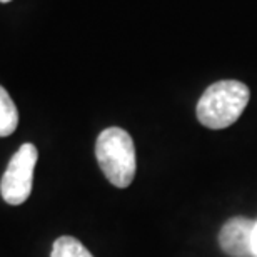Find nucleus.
<instances>
[{"mask_svg": "<svg viewBox=\"0 0 257 257\" xmlns=\"http://www.w3.org/2000/svg\"><path fill=\"white\" fill-rule=\"evenodd\" d=\"M249 87L239 80H219L197 102V119L204 127L225 128L242 115L249 104Z\"/></svg>", "mask_w": 257, "mask_h": 257, "instance_id": "1", "label": "nucleus"}, {"mask_svg": "<svg viewBox=\"0 0 257 257\" xmlns=\"http://www.w3.org/2000/svg\"><path fill=\"white\" fill-rule=\"evenodd\" d=\"M95 157L100 171L112 186L125 189L132 184L137 171L136 146L131 134L120 127L100 132L95 142Z\"/></svg>", "mask_w": 257, "mask_h": 257, "instance_id": "2", "label": "nucleus"}, {"mask_svg": "<svg viewBox=\"0 0 257 257\" xmlns=\"http://www.w3.org/2000/svg\"><path fill=\"white\" fill-rule=\"evenodd\" d=\"M39 161V151L34 144H22L10 159L0 181V194L10 205H20L30 197L34 182L35 164Z\"/></svg>", "mask_w": 257, "mask_h": 257, "instance_id": "3", "label": "nucleus"}, {"mask_svg": "<svg viewBox=\"0 0 257 257\" xmlns=\"http://www.w3.org/2000/svg\"><path fill=\"white\" fill-rule=\"evenodd\" d=\"M255 220L247 217H232L219 232V245L230 257H257L254 249Z\"/></svg>", "mask_w": 257, "mask_h": 257, "instance_id": "4", "label": "nucleus"}, {"mask_svg": "<svg viewBox=\"0 0 257 257\" xmlns=\"http://www.w3.org/2000/svg\"><path fill=\"white\" fill-rule=\"evenodd\" d=\"M19 125V112L9 92L0 85V137H9Z\"/></svg>", "mask_w": 257, "mask_h": 257, "instance_id": "5", "label": "nucleus"}, {"mask_svg": "<svg viewBox=\"0 0 257 257\" xmlns=\"http://www.w3.org/2000/svg\"><path fill=\"white\" fill-rule=\"evenodd\" d=\"M50 257H94L80 240L72 235H62L54 242Z\"/></svg>", "mask_w": 257, "mask_h": 257, "instance_id": "6", "label": "nucleus"}, {"mask_svg": "<svg viewBox=\"0 0 257 257\" xmlns=\"http://www.w3.org/2000/svg\"><path fill=\"white\" fill-rule=\"evenodd\" d=\"M254 249L257 254V220H255V229H254Z\"/></svg>", "mask_w": 257, "mask_h": 257, "instance_id": "7", "label": "nucleus"}, {"mask_svg": "<svg viewBox=\"0 0 257 257\" xmlns=\"http://www.w3.org/2000/svg\"><path fill=\"white\" fill-rule=\"evenodd\" d=\"M0 2H2V4H7V2H10V0H0Z\"/></svg>", "mask_w": 257, "mask_h": 257, "instance_id": "8", "label": "nucleus"}]
</instances>
